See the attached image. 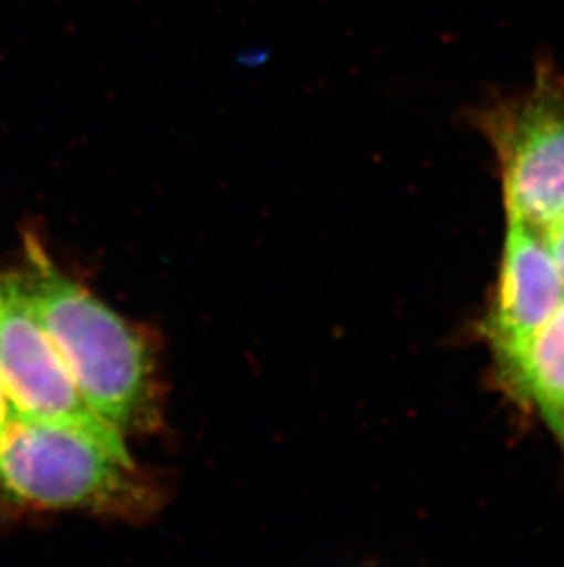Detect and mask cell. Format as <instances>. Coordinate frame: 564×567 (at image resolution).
Returning <instances> with one entry per match:
<instances>
[{"label":"cell","mask_w":564,"mask_h":567,"mask_svg":"<svg viewBox=\"0 0 564 567\" xmlns=\"http://www.w3.org/2000/svg\"><path fill=\"white\" fill-rule=\"evenodd\" d=\"M10 417V401H8V395H6L4 384H2V380H0V440H2V434H4L6 424H8Z\"/></svg>","instance_id":"cell-8"},{"label":"cell","mask_w":564,"mask_h":567,"mask_svg":"<svg viewBox=\"0 0 564 567\" xmlns=\"http://www.w3.org/2000/svg\"><path fill=\"white\" fill-rule=\"evenodd\" d=\"M501 169L508 219L533 230L564 219V74L541 63L521 91L474 113Z\"/></svg>","instance_id":"cell-3"},{"label":"cell","mask_w":564,"mask_h":567,"mask_svg":"<svg viewBox=\"0 0 564 567\" xmlns=\"http://www.w3.org/2000/svg\"><path fill=\"white\" fill-rule=\"evenodd\" d=\"M549 424L550 429L554 430V434L557 435V440H560L561 446L564 450V412H561L557 417L552 419Z\"/></svg>","instance_id":"cell-9"},{"label":"cell","mask_w":564,"mask_h":567,"mask_svg":"<svg viewBox=\"0 0 564 567\" xmlns=\"http://www.w3.org/2000/svg\"><path fill=\"white\" fill-rule=\"evenodd\" d=\"M0 380L11 415L113 429L92 412L28 300L21 276L0 274Z\"/></svg>","instance_id":"cell-4"},{"label":"cell","mask_w":564,"mask_h":567,"mask_svg":"<svg viewBox=\"0 0 564 567\" xmlns=\"http://www.w3.org/2000/svg\"><path fill=\"white\" fill-rule=\"evenodd\" d=\"M0 488L21 504L145 513L155 494L116 429L11 415L0 440Z\"/></svg>","instance_id":"cell-2"},{"label":"cell","mask_w":564,"mask_h":567,"mask_svg":"<svg viewBox=\"0 0 564 567\" xmlns=\"http://www.w3.org/2000/svg\"><path fill=\"white\" fill-rule=\"evenodd\" d=\"M564 303V278L537 230L508 219L501 279L485 334L495 353L539 331Z\"/></svg>","instance_id":"cell-5"},{"label":"cell","mask_w":564,"mask_h":567,"mask_svg":"<svg viewBox=\"0 0 564 567\" xmlns=\"http://www.w3.org/2000/svg\"><path fill=\"white\" fill-rule=\"evenodd\" d=\"M516 395L543 413L546 423L564 412V303L539 331L497 354Z\"/></svg>","instance_id":"cell-6"},{"label":"cell","mask_w":564,"mask_h":567,"mask_svg":"<svg viewBox=\"0 0 564 567\" xmlns=\"http://www.w3.org/2000/svg\"><path fill=\"white\" fill-rule=\"evenodd\" d=\"M539 234L543 236L544 245L549 247L550 254L554 257L555 265L560 267L561 276L564 278V219L544 228Z\"/></svg>","instance_id":"cell-7"},{"label":"cell","mask_w":564,"mask_h":567,"mask_svg":"<svg viewBox=\"0 0 564 567\" xmlns=\"http://www.w3.org/2000/svg\"><path fill=\"white\" fill-rule=\"evenodd\" d=\"M22 287L92 412L123 435L158 423L156 364L147 338L55 265L35 237Z\"/></svg>","instance_id":"cell-1"}]
</instances>
